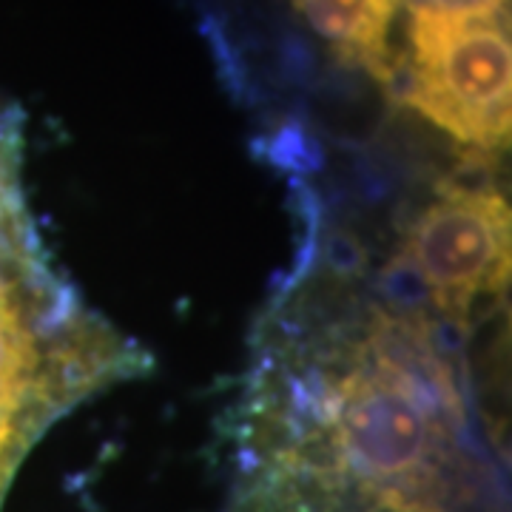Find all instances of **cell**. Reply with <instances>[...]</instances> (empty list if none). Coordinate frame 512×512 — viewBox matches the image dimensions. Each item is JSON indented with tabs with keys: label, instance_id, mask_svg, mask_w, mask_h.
<instances>
[{
	"label": "cell",
	"instance_id": "cell-2",
	"mask_svg": "<svg viewBox=\"0 0 512 512\" xmlns=\"http://www.w3.org/2000/svg\"><path fill=\"white\" fill-rule=\"evenodd\" d=\"M384 89L473 154L510 143L512 46L504 18L410 15Z\"/></svg>",
	"mask_w": 512,
	"mask_h": 512
},
{
	"label": "cell",
	"instance_id": "cell-4",
	"mask_svg": "<svg viewBox=\"0 0 512 512\" xmlns=\"http://www.w3.org/2000/svg\"><path fill=\"white\" fill-rule=\"evenodd\" d=\"M293 6L345 63L387 83L393 66L390 29L402 0H293Z\"/></svg>",
	"mask_w": 512,
	"mask_h": 512
},
{
	"label": "cell",
	"instance_id": "cell-1",
	"mask_svg": "<svg viewBox=\"0 0 512 512\" xmlns=\"http://www.w3.org/2000/svg\"><path fill=\"white\" fill-rule=\"evenodd\" d=\"M464 330L384 271L293 279L228 421L225 512H507L464 376Z\"/></svg>",
	"mask_w": 512,
	"mask_h": 512
},
{
	"label": "cell",
	"instance_id": "cell-3",
	"mask_svg": "<svg viewBox=\"0 0 512 512\" xmlns=\"http://www.w3.org/2000/svg\"><path fill=\"white\" fill-rule=\"evenodd\" d=\"M490 163L495 157L473 154L470 174L441 180L390 259L430 311L464 330H473L478 302L498 299L510 282V202Z\"/></svg>",
	"mask_w": 512,
	"mask_h": 512
}]
</instances>
